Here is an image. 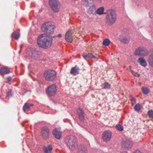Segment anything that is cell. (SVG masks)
I'll return each mask as SVG.
<instances>
[{"instance_id": "cell-18", "label": "cell", "mask_w": 153, "mask_h": 153, "mask_svg": "<svg viewBox=\"0 0 153 153\" xmlns=\"http://www.w3.org/2000/svg\"><path fill=\"white\" fill-rule=\"evenodd\" d=\"M53 133L57 139H60L61 137V131L59 128H55V129H53Z\"/></svg>"}, {"instance_id": "cell-29", "label": "cell", "mask_w": 153, "mask_h": 153, "mask_svg": "<svg viewBox=\"0 0 153 153\" xmlns=\"http://www.w3.org/2000/svg\"><path fill=\"white\" fill-rule=\"evenodd\" d=\"M128 153V152H125V151H124V152H122V153Z\"/></svg>"}, {"instance_id": "cell-22", "label": "cell", "mask_w": 153, "mask_h": 153, "mask_svg": "<svg viewBox=\"0 0 153 153\" xmlns=\"http://www.w3.org/2000/svg\"><path fill=\"white\" fill-rule=\"evenodd\" d=\"M148 62H149L150 65L151 66L153 67V53L150 56L148 59Z\"/></svg>"}, {"instance_id": "cell-28", "label": "cell", "mask_w": 153, "mask_h": 153, "mask_svg": "<svg viewBox=\"0 0 153 153\" xmlns=\"http://www.w3.org/2000/svg\"><path fill=\"white\" fill-rule=\"evenodd\" d=\"M133 153H142L139 150H136Z\"/></svg>"}, {"instance_id": "cell-19", "label": "cell", "mask_w": 153, "mask_h": 153, "mask_svg": "<svg viewBox=\"0 0 153 153\" xmlns=\"http://www.w3.org/2000/svg\"><path fill=\"white\" fill-rule=\"evenodd\" d=\"M9 73V70L7 67H3L1 68V75H5V74H8Z\"/></svg>"}, {"instance_id": "cell-5", "label": "cell", "mask_w": 153, "mask_h": 153, "mask_svg": "<svg viewBox=\"0 0 153 153\" xmlns=\"http://www.w3.org/2000/svg\"><path fill=\"white\" fill-rule=\"evenodd\" d=\"M28 42L43 50H51L54 47V39L52 36L42 32L37 27H31L28 31Z\"/></svg>"}, {"instance_id": "cell-1", "label": "cell", "mask_w": 153, "mask_h": 153, "mask_svg": "<svg viewBox=\"0 0 153 153\" xmlns=\"http://www.w3.org/2000/svg\"><path fill=\"white\" fill-rule=\"evenodd\" d=\"M84 103L91 113L106 125H116L121 117L122 107L119 98L108 90L90 92Z\"/></svg>"}, {"instance_id": "cell-11", "label": "cell", "mask_w": 153, "mask_h": 153, "mask_svg": "<svg viewBox=\"0 0 153 153\" xmlns=\"http://www.w3.org/2000/svg\"><path fill=\"white\" fill-rule=\"evenodd\" d=\"M56 72L54 70H47L44 73V77L45 80L49 82L53 81L56 77Z\"/></svg>"}, {"instance_id": "cell-7", "label": "cell", "mask_w": 153, "mask_h": 153, "mask_svg": "<svg viewBox=\"0 0 153 153\" xmlns=\"http://www.w3.org/2000/svg\"><path fill=\"white\" fill-rule=\"evenodd\" d=\"M43 4L54 18L60 17L63 11V0H42Z\"/></svg>"}, {"instance_id": "cell-17", "label": "cell", "mask_w": 153, "mask_h": 153, "mask_svg": "<svg viewBox=\"0 0 153 153\" xmlns=\"http://www.w3.org/2000/svg\"><path fill=\"white\" fill-rule=\"evenodd\" d=\"M132 143L127 140H124L122 142V146L125 149H130L132 146Z\"/></svg>"}, {"instance_id": "cell-4", "label": "cell", "mask_w": 153, "mask_h": 153, "mask_svg": "<svg viewBox=\"0 0 153 153\" xmlns=\"http://www.w3.org/2000/svg\"><path fill=\"white\" fill-rule=\"evenodd\" d=\"M145 125L139 115L132 111L127 116L124 121V126L125 134L134 141H139L146 132Z\"/></svg>"}, {"instance_id": "cell-13", "label": "cell", "mask_w": 153, "mask_h": 153, "mask_svg": "<svg viewBox=\"0 0 153 153\" xmlns=\"http://www.w3.org/2000/svg\"><path fill=\"white\" fill-rule=\"evenodd\" d=\"M66 142L68 146H69L71 150H73L75 149L77 144V140L75 136H67L66 139Z\"/></svg>"}, {"instance_id": "cell-27", "label": "cell", "mask_w": 153, "mask_h": 153, "mask_svg": "<svg viewBox=\"0 0 153 153\" xmlns=\"http://www.w3.org/2000/svg\"><path fill=\"white\" fill-rule=\"evenodd\" d=\"M116 128H117L118 130H120V131H122V130H123V127H122L121 125H117Z\"/></svg>"}, {"instance_id": "cell-10", "label": "cell", "mask_w": 153, "mask_h": 153, "mask_svg": "<svg viewBox=\"0 0 153 153\" xmlns=\"http://www.w3.org/2000/svg\"><path fill=\"white\" fill-rule=\"evenodd\" d=\"M35 128L39 132L40 136L45 140L48 139L50 135V125L46 122H39L35 124Z\"/></svg>"}, {"instance_id": "cell-26", "label": "cell", "mask_w": 153, "mask_h": 153, "mask_svg": "<svg viewBox=\"0 0 153 153\" xmlns=\"http://www.w3.org/2000/svg\"><path fill=\"white\" fill-rule=\"evenodd\" d=\"M142 91L144 94H147L149 92V90L147 88L143 87L142 88Z\"/></svg>"}, {"instance_id": "cell-3", "label": "cell", "mask_w": 153, "mask_h": 153, "mask_svg": "<svg viewBox=\"0 0 153 153\" xmlns=\"http://www.w3.org/2000/svg\"><path fill=\"white\" fill-rule=\"evenodd\" d=\"M92 84L97 90H109L116 85L115 72L104 62L98 60L92 67Z\"/></svg>"}, {"instance_id": "cell-23", "label": "cell", "mask_w": 153, "mask_h": 153, "mask_svg": "<svg viewBox=\"0 0 153 153\" xmlns=\"http://www.w3.org/2000/svg\"><path fill=\"white\" fill-rule=\"evenodd\" d=\"M142 109V106L140 104H137V105H136V106L135 107V110L136 111H140Z\"/></svg>"}, {"instance_id": "cell-12", "label": "cell", "mask_w": 153, "mask_h": 153, "mask_svg": "<svg viewBox=\"0 0 153 153\" xmlns=\"http://www.w3.org/2000/svg\"><path fill=\"white\" fill-rule=\"evenodd\" d=\"M116 19V15L115 11L110 9L106 13V20L109 24L112 25L115 23Z\"/></svg>"}, {"instance_id": "cell-16", "label": "cell", "mask_w": 153, "mask_h": 153, "mask_svg": "<svg viewBox=\"0 0 153 153\" xmlns=\"http://www.w3.org/2000/svg\"><path fill=\"white\" fill-rule=\"evenodd\" d=\"M111 137H112V132L109 130H106L103 132L102 138L104 142H109L110 140Z\"/></svg>"}, {"instance_id": "cell-30", "label": "cell", "mask_w": 153, "mask_h": 153, "mask_svg": "<svg viewBox=\"0 0 153 153\" xmlns=\"http://www.w3.org/2000/svg\"><path fill=\"white\" fill-rule=\"evenodd\" d=\"M66 1H70V0H66Z\"/></svg>"}, {"instance_id": "cell-14", "label": "cell", "mask_w": 153, "mask_h": 153, "mask_svg": "<svg viewBox=\"0 0 153 153\" xmlns=\"http://www.w3.org/2000/svg\"><path fill=\"white\" fill-rule=\"evenodd\" d=\"M57 89L58 88L56 85L52 84L49 85V87L46 89V92L47 95L49 97H51L55 96V95L57 93Z\"/></svg>"}, {"instance_id": "cell-8", "label": "cell", "mask_w": 153, "mask_h": 153, "mask_svg": "<svg viewBox=\"0 0 153 153\" xmlns=\"http://www.w3.org/2000/svg\"><path fill=\"white\" fill-rule=\"evenodd\" d=\"M84 34L83 28L80 25L71 26L66 33L65 39L67 42L75 43L82 37Z\"/></svg>"}, {"instance_id": "cell-2", "label": "cell", "mask_w": 153, "mask_h": 153, "mask_svg": "<svg viewBox=\"0 0 153 153\" xmlns=\"http://www.w3.org/2000/svg\"><path fill=\"white\" fill-rule=\"evenodd\" d=\"M60 79L66 93L75 96L82 95L90 84V66L83 59H74L64 66Z\"/></svg>"}, {"instance_id": "cell-20", "label": "cell", "mask_w": 153, "mask_h": 153, "mask_svg": "<svg viewBox=\"0 0 153 153\" xmlns=\"http://www.w3.org/2000/svg\"><path fill=\"white\" fill-rule=\"evenodd\" d=\"M138 62L142 66H146V60L144 59L140 58L138 60Z\"/></svg>"}, {"instance_id": "cell-9", "label": "cell", "mask_w": 153, "mask_h": 153, "mask_svg": "<svg viewBox=\"0 0 153 153\" xmlns=\"http://www.w3.org/2000/svg\"><path fill=\"white\" fill-rule=\"evenodd\" d=\"M142 117L145 125L149 128H153V103L149 102L145 103L143 108Z\"/></svg>"}, {"instance_id": "cell-21", "label": "cell", "mask_w": 153, "mask_h": 153, "mask_svg": "<svg viewBox=\"0 0 153 153\" xmlns=\"http://www.w3.org/2000/svg\"><path fill=\"white\" fill-rule=\"evenodd\" d=\"M104 11V8L103 7H102L99 8V9H97V14L98 15H102L103 14Z\"/></svg>"}, {"instance_id": "cell-25", "label": "cell", "mask_w": 153, "mask_h": 153, "mask_svg": "<svg viewBox=\"0 0 153 153\" xmlns=\"http://www.w3.org/2000/svg\"><path fill=\"white\" fill-rule=\"evenodd\" d=\"M44 150H45V152L46 153H50V151L52 150V147L51 146H49L48 147H45Z\"/></svg>"}, {"instance_id": "cell-24", "label": "cell", "mask_w": 153, "mask_h": 153, "mask_svg": "<svg viewBox=\"0 0 153 153\" xmlns=\"http://www.w3.org/2000/svg\"><path fill=\"white\" fill-rule=\"evenodd\" d=\"M103 44H104L105 46H108L110 45V41L109 39H106L104 40V41H103Z\"/></svg>"}, {"instance_id": "cell-15", "label": "cell", "mask_w": 153, "mask_h": 153, "mask_svg": "<svg viewBox=\"0 0 153 153\" xmlns=\"http://www.w3.org/2000/svg\"><path fill=\"white\" fill-rule=\"evenodd\" d=\"M135 54L136 55L141 56H146L148 55V52L147 49L144 47H140L136 50Z\"/></svg>"}, {"instance_id": "cell-6", "label": "cell", "mask_w": 153, "mask_h": 153, "mask_svg": "<svg viewBox=\"0 0 153 153\" xmlns=\"http://www.w3.org/2000/svg\"><path fill=\"white\" fill-rule=\"evenodd\" d=\"M35 27L42 32L51 36L58 32L57 22L53 17L49 18L45 16H41L37 19Z\"/></svg>"}]
</instances>
